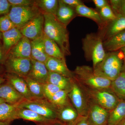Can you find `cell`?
Instances as JSON below:
<instances>
[{"mask_svg": "<svg viewBox=\"0 0 125 125\" xmlns=\"http://www.w3.org/2000/svg\"><path fill=\"white\" fill-rule=\"evenodd\" d=\"M11 122L0 121V125H10Z\"/></svg>", "mask_w": 125, "mask_h": 125, "instance_id": "cell-46", "label": "cell"}, {"mask_svg": "<svg viewBox=\"0 0 125 125\" xmlns=\"http://www.w3.org/2000/svg\"><path fill=\"white\" fill-rule=\"evenodd\" d=\"M125 120V101L121 100L114 109L109 111L107 125H118Z\"/></svg>", "mask_w": 125, "mask_h": 125, "instance_id": "cell-25", "label": "cell"}, {"mask_svg": "<svg viewBox=\"0 0 125 125\" xmlns=\"http://www.w3.org/2000/svg\"><path fill=\"white\" fill-rule=\"evenodd\" d=\"M93 1L96 8L99 10L109 4L106 0H93Z\"/></svg>", "mask_w": 125, "mask_h": 125, "instance_id": "cell-40", "label": "cell"}, {"mask_svg": "<svg viewBox=\"0 0 125 125\" xmlns=\"http://www.w3.org/2000/svg\"><path fill=\"white\" fill-rule=\"evenodd\" d=\"M31 40L23 36L22 38L10 51L9 57L30 58H31Z\"/></svg>", "mask_w": 125, "mask_h": 125, "instance_id": "cell-16", "label": "cell"}, {"mask_svg": "<svg viewBox=\"0 0 125 125\" xmlns=\"http://www.w3.org/2000/svg\"><path fill=\"white\" fill-rule=\"evenodd\" d=\"M58 7L55 16L60 22L66 27L77 15L75 9L61 0H58Z\"/></svg>", "mask_w": 125, "mask_h": 125, "instance_id": "cell-21", "label": "cell"}, {"mask_svg": "<svg viewBox=\"0 0 125 125\" xmlns=\"http://www.w3.org/2000/svg\"><path fill=\"white\" fill-rule=\"evenodd\" d=\"M119 15L125 16V0H121L117 16Z\"/></svg>", "mask_w": 125, "mask_h": 125, "instance_id": "cell-43", "label": "cell"}, {"mask_svg": "<svg viewBox=\"0 0 125 125\" xmlns=\"http://www.w3.org/2000/svg\"><path fill=\"white\" fill-rule=\"evenodd\" d=\"M121 1V0H111L109 1V5L116 16L118 14V11L120 5Z\"/></svg>", "mask_w": 125, "mask_h": 125, "instance_id": "cell-38", "label": "cell"}, {"mask_svg": "<svg viewBox=\"0 0 125 125\" xmlns=\"http://www.w3.org/2000/svg\"><path fill=\"white\" fill-rule=\"evenodd\" d=\"M105 50L109 52L117 51L125 46V30L117 34L103 42Z\"/></svg>", "mask_w": 125, "mask_h": 125, "instance_id": "cell-24", "label": "cell"}, {"mask_svg": "<svg viewBox=\"0 0 125 125\" xmlns=\"http://www.w3.org/2000/svg\"><path fill=\"white\" fill-rule=\"evenodd\" d=\"M41 13L34 4L27 6H11L7 15L15 28L20 30Z\"/></svg>", "mask_w": 125, "mask_h": 125, "instance_id": "cell-6", "label": "cell"}, {"mask_svg": "<svg viewBox=\"0 0 125 125\" xmlns=\"http://www.w3.org/2000/svg\"><path fill=\"white\" fill-rule=\"evenodd\" d=\"M11 6H27L34 4L35 0H8Z\"/></svg>", "mask_w": 125, "mask_h": 125, "instance_id": "cell-36", "label": "cell"}, {"mask_svg": "<svg viewBox=\"0 0 125 125\" xmlns=\"http://www.w3.org/2000/svg\"><path fill=\"white\" fill-rule=\"evenodd\" d=\"M11 7L8 0H0V17L9 13Z\"/></svg>", "mask_w": 125, "mask_h": 125, "instance_id": "cell-37", "label": "cell"}, {"mask_svg": "<svg viewBox=\"0 0 125 125\" xmlns=\"http://www.w3.org/2000/svg\"><path fill=\"white\" fill-rule=\"evenodd\" d=\"M61 0L66 4L68 5L75 9L79 5L84 4L82 1L80 0Z\"/></svg>", "mask_w": 125, "mask_h": 125, "instance_id": "cell-39", "label": "cell"}, {"mask_svg": "<svg viewBox=\"0 0 125 125\" xmlns=\"http://www.w3.org/2000/svg\"><path fill=\"white\" fill-rule=\"evenodd\" d=\"M43 92L45 98L48 100H50L52 97L57 92L62 90L56 85L51 83H47L42 84Z\"/></svg>", "mask_w": 125, "mask_h": 125, "instance_id": "cell-34", "label": "cell"}, {"mask_svg": "<svg viewBox=\"0 0 125 125\" xmlns=\"http://www.w3.org/2000/svg\"><path fill=\"white\" fill-rule=\"evenodd\" d=\"M23 78L27 83L30 92L34 99L45 98L43 92L42 84L36 82L28 76Z\"/></svg>", "mask_w": 125, "mask_h": 125, "instance_id": "cell-31", "label": "cell"}, {"mask_svg": "<svg viewBox=\"0 0 125 125\" xmlns=\"http://www.w3.org/2000/svg\"><path fill=\"white\" fill-rule=\"evenodd\" d=\"M75 10L77 15L89 18L96 22L100 29L106 25L102 19L99 13L92 8L87 7L84 4L77 6L75 8Z\"/></svg>", "mask_w": 125, "mask_h": 125, "instance_id": "cell-23", "label": "cell"}, {"mask_svg": "<svg viewBox=\"0 0 125 125\" xmlns=\"http://www.w3.org/2000/svg\"><path fill=\"white\" fill-rule=\"evenodd\" d=\"M4 75L6 81L10 83L25 100L31 101L34 99L23 78L14 74L6 72L4 73Z\"/></svg>", "mask_w": 125, "mask_h": 125, "instance_id": "cell-13", "label": "cell"}, {"mask_svg": "<svg viewBox=\"0 0 125 125\" xmlns=\"http://www.w3.org/2000/svg\"><path fill=\"white\" fill-rule=\"evenodd\" d=\"M80 117L71 102L58 108V118L62 123L67 125L72 124L78 120Z\"/></svg>", "mask_w": 125, "mask_h": 125, "instance_id": "cell-22", "label": "cell"}, {"mask_svg": "<svg viewBox=\"0 0 125 125\" xmlns=\"http://www.w3.org/2000/svg\"><path fill=\"white\" fill-rule=\"evenodd\" d=\"M99 13L106 25L115 20L117 18L116 16L109 4L99 10Z\"/></svg>", "mask_w": 125, "mask_h": 125, "instance_id": "cell-33", "label": "cell"}, {"mask_svg": "<svg viewBox=\"0 0 125 125\" xmlns=\"http://www.w3.org/2000/svg\"><path fill=\"white\" fill-rule=\"evenodd\" d=\"M43 41L45 51L49 56L66 62L65 55L58 45L53 40L47 37L43 32Z\"/></svg>", "mask_w": 125, "mask_h": 125, "instance_id": "cell-27", "label": "cell"}, {"mask_svg": "<svg viewBox=\"0 0 125 125\" xmlns=\"http://www.w3.org/2000/svg\"><path fill=\"white\" fill-rule=\"evenodd\" d=\"M18 107L29 109L49 119L58 120V108L46 98L25 100L18 105Z\"/></svg>", "mask_w": 125, "mask_h": 125, "instance_id": "cell-7", "label": "cell"}, {"mask_svg": "<svg viewBox=\"0 0 125 125\" xmlns=\"http://www.w3.org/2000/svg\"><path fill=\"white\" fill-rule=\"evenodd\" d=\"M73 78H69L60 74L49 71L47 83H51L62 90L70 91Z\"/></svg>", "mask_w": 125, "mask_h": 125, "instance_id": "cell-26", "label": "cell"}, {"mask_svg": "<svg viewBox=\"0 0 125 125\" xmlns=\"http://www.w3.org/2000/svg\"><path fill=\"white\" fill-rule=\"evenodd\" d=\"M68 96L79 116L87 117L89 108L88 99L83 89L74 78L71 89L68 93Z\"/></svg>", "mask_w": 125, "mask_h": 125, "instance_id": "cell-8", "label": "cell"}, {"mask_svg": "<svg viewBox=\"0 0 125 125\" xmlns=\"http://www.w3.org/2000/svg\"><path fill=\"white\" fill-rule=\"evenodd\" d=\"M73 78L80 84L90 88L109 89L112 81L96 75L93 68L87 65L78 66L73 72Z\"/></svg>", "mask_w": 125, "mask_h": 125, "instance_id": "cell-3", "label": "cell"}, {"mask_svg": "<svg viewBox=\"0 0 125 125\" xmlns=\"http://www.w3.org/2000/svg\"><path fill=\"white\" fill-rule=\"evenodd\" d=\"M4 102H5L4 101L1 99V98H0V104Z\"/></svg>", "mask_w": 125, "mask_h": 125, "instance_id": "cell-52", "label": "cell"}, {"mask_svg": "<svg viewBox=\"0 0 125 125\" xmlns=\"http://www.w3.org/2000/svg\"><path fill=\"white\" fill-rule=\"evenodd\" d=\"M1 41H2V33L0 31V43H1Z\"/></svg>", "mask_w": 125, "mask_h": 125, "instance_id": "cell-48", "label": "cell"}, {"mask_svg": "<svg viewBox=\"0 0 125 125\" xmlns=\"http://www.w3.org/2000/svg\"><path fill=\"white\" fill-rule=\"evenodd\" d=\"M110 89L120 100L125 101V72L112 81Z\"/></svg>", "mask_w": 125, "mask_h": 125, "instance_id": "cell-29", "label": "cell"}, {"mask_svg": "<svg viewBox=\"0 0 125 125\" xmlns=\"http://www.w3.org/2000/svg\"><path fill=\"white\" fill-rule=\"evenodd\" d=\"M6 81V80L5 78L4 74H0V85L5 83Z\"/></svg>", "mask_w": 125, "mask_h": 125, "instance_id": "cell-45", "label": "cell"}, {"mask_svg": "<svg viewBox=\"0 0 125 125\" xmlns=\"http://www.w3.org/2000/svg\"><path fill=\"white\" fill-rule=\"evenodd\" d=\"M23 37L20 30L16 28L2 33V46L7 58L9 52Z\"/></svg>", "mask_w": 125, "mask_h": 125, "instance_id": "cell-19", "label": "cell"}, {"mask_svg": "<svg viewBox=\"0 0 125 125\" xmlns=\"http://www.w3.org/2000/svg\"><path fill=\"white\" fill-rule=\"evenodd\" d=\"M69 92L68 90H61L57 92L48 101L56 107H61L71 102L68 96Z\"/></svg>", "mask_w": 125, "mask_h": 125, "instance_id": "cell-32", "label": "cell"}, {"mask_svg": "<svg viewBox=\"0 0 125 125\" xmlns=\"http://www.w3.org/2000/svg\"><path fill=\"white\" fill-rule=\"evenodd\" d=\"M79 84L84 92L87 98L108 111L114 109L120 101L110 89H100L90 88L79 83Z\"/></svg>", "mask_w": 125, "mask_h": 125, "instance_id": "cell-5", "label": "cell"}, {"mask_svg": "<svg viewBox=\"0 0 125 125\" xmlns=\"http://www.w3.org/2000/svg\"><path fill=\"white\" fill-rule=\"evenodd\" d=\"M7 58L3 49L2 44L0 43V64L4 66Z\"/></svg>", "mask_w": 125, "mask_h": 125, "instance_id": "cell-41", "label": "cell"}, {"mask_svg": "<svg viewBox=\"0 0 125 125\" xmlns=\"http://www.w3.org/2000/svg\"><path fill=\"white\" fill-rule=\"evenodd\" d=\"M102 36L99 33L87 34L83 39V49L85 58L93 62V68L104 59L106 53Z\"/></svg>", "mask_w": 125, "mask_h": 125, "instance_id": "cell-4", "label": "cell"}, {"mask_svg": "<svg viewBox=\"0 0 125 125\" xmlns=\"http://www.w3.org/2000/svg\"><path fill=\"white\" fill-rule=\"evenodd\" d=\"M31 59L32 67L28 77L42 84L47 83L49 71L45 64Z\"/></svg>", "mask_w": 125, "mask_h": 125, "instance_id": "cell-18", "label": "cell"}, {"mask_svg": "<svg viewBox=\"0 0 125 125\" xmlns=\"http://www.w3.org/2000/svg\"><path fill=\"white\" fill-rule=\"evenodd\" d=\"M18 105L5 102L0 104V121L11 122L17 119L16 112Z\"/></svg>", "mask_w": 125, "mask_h": 125, "instance_id": "cell-28", "label": "cell"}, {"mask_svg": "<svg viewBox=\"0 0 125 125\" xmlns=\"http://www.w3.org/2000/svg\"><path fill=\"white\" fill-rule=\"evenodd\" d=\"M31 59L45 64L49 56L45 51L43 34L38 38L31 40Z\"/></svg>", "mask_w": 125, "mask_h": 125, "instance_id": "cell-20", "label": "cell"}, {"mask_svg": "<svg viewBox=\"0 0 125 125\" xmlns=\"http://www.w3.org/2000/svg\"><path fill=\"white\" fill-rule=\"evenodd\" d=\"M57 0H35L34 5L42 13L52 14L56 16L58 7Z\"/></svg>", "mask_w": 125, "mask_h": 125, "instance_id": "cell-30", "label": "cell"}, {"mask_svg": "<svg viewBox=\"0 0 125 125\" xmlns=\"http://www.w3.org/2000/svg\"><path fill=\"white\" fill-rule=\"evenodd\" d=\"M4 66L5 72L23 78L28 75L32 69V63L30 58L9 57Z\"/></svg>", "mask_w": 125, "mask_h": 125, "instance_id": "cell-9", "label": "cell"}, {"mask_svg": "<svg viewBox=\"0 0 125 125\" xmlns=\"http://www.w3.org/2000/svg\"><path fill=\"white\" fill-rule=\"evenodd\" d=\"M0 98L12 105H19L26 100L7 81L0 85Z\"/></svg>", "mask_w": 125, "mask_h": 125, "instance_id": "cell-15", "label": "cell"}, {"mask_svg": "<svg viewBox=\"0 0 125 125\" xmlns=\"http://www.w3.org/2000/svg\"><path fill=\"white\" fill-rule=\"evenodd\" d=\"M44 22V16L41 13L20 30L23 36L30 40H34L43 34Z\"/></svg>", "mask_w": 125, "mask_h": 125, "instance_id": "cell-11", "label": "cell"}, {"mask_svg": "<svg viewBox=\"0 0 125 125\" xmlns=\"http://www.w3.org/2000/svg\"><path fill=\"white\" fill-rule=\"evenodd\" d=\"M75 125H92L88 120L87 117H80Z\"/></svg>", "mask_w": 125, "mask_h": 125, "instance_id": "cell-42", "label": "cell"}, {"mask_svg": "<svg viewBox=\"0 0 125 125\" xmlns=\"http://www.w3.org/2000/svg\"><path fill=\"white\" fill-rule=\"evenodd\" d=\"M43 14L44 18L43 32L58 45L65 56L69 55V33L66 27L60 22L54 15Z\"/></svg>", "mask_w": 125, "mask_h": 125, "instance_id": "cell-1", "label": "cell"}, {"mask_svg": "<svg viewBox=\"0 0 125 125\" xmlns=\"http://www.w3.org/2000/svg\"><path fill=\"white\" fill-rule=\"evenodd\" d=\"M17 119H22L35 122L37 125H51L62 122L57 119H50L29 109L18 107L16 112Z\"/></svg>", "mask_w": 125, "mask_h": 125, "instance_id": "cell-12", "label": "cell"}, {"mask_svg": "<svg viewBox=\"0 0 125 125\" xmlns=\"http://www.w3.org/2000/svg\"><path fill=\"white\" fill-rule=\"evenodd\" d=\"M78 120L76 121V122H74V123H72V124H69V125H76V123H77V122H78Z\"/></svg>", "mask_w": 125, "mask_h": 125, "instance_id": "cell-51", "label": "cell"}, {"mask_svg": "<svg viewBox=\"0 0 125 125\" xmlns=\"http://www.w3.org/2000/svg\"><path fill=\"white\" fill-rule=\"evenodd\" d=\"M101 30L99 34L104 41L124 31L125 30V16H117L116 19L108 23Z\"/></svg>", "mask_w": 125, "mask_h": 125, "instance_id": "cell-14", "label": "cell"}, {"mask_svg": "<svg viewBox=\"0 0 125 125\" xmlns=\"http://www.w3.org/2000/svg\"><path fill=\"white\" fill-rule=\"evenodd\" d=\"M120 50L122 52V53H123V58H124L121 72H125V46L122 48Z\"/></svg>", "mask_w": 125, "mask_h": 125, "instance_id": "cell-44", "label": "cell"}, {"mask_svg": "<svg viewBox=\"0 0 125 125\" xmlns=\"http://www.w3.org/2000/svg\"><path fill=\"white\" fill-rule=\"evenodd\" d=\"M45 64L49 72L57 73L68 78H73V72L68 69L66 62L49 56Z\"/></svg>", "mask_w": 125, "mask_h": 125, "instance_id": "cell-17", "label": "cell"}, {"mask_svg": "<svg viewBox=\"0 0 125 125\" xmlns=\"http://www.w3.org/2000/svg\"><path fill=\"white\" fill-rule=\"evenodd\" d=\"M67 125V124H65V123H60V124H56V125Z\"/></svg>", "mask_w": 125, "mask_h": 125, "instance_id": "cell-50", "label": "cell"}, {"mask_svg": "<svg viewBox=\"0 0 125 125\" xmlns=\"http://www.w3.org/2000/svg\"><path fill=\"white\" fill-rule=\"evenodd\" d=\"M118 125H125V120Z\"/></svg>", "mask_w": 125, "mask_h": 125, "instance_id": "cell-49", "label": "cell"}, {"mask_svg": "<svg viewBox=\"0 0 125 125\" xmlns=\"http://www.w3.org/2000/svg\"><path fill=\"white\" fill-rule=\"evenodd\" d=\"M5 71L4 67V66L0 64V74H3V72Z\"/></svg>", "mask_w": 125, "mask_h": 125, "instance_id": "cell-47", "label": "cell"}, {"mask_svg": "<svg viewBox=\"0 0 125 125\" xmlns=\"http://www.w3.org/2000/svg\"><path fill=\"white\" fill-rule=\"evenodd\" d=\"M15 28L14 24L10 19L8 15L0 17V31L4 32Z\"/></svg>", "mask_w": 125, "mask_h": 125, "instance_id": "cell-35", "label": "cell"}, {"mask_svg": "<svg viewBox=\"0 0 125 125\" xmlns=\"http://www.w3.org/2000/svg\"><path fill=\"white\" fill-rule=\"evenodd\" d=\"M120 55L117 51L106 53L103 60L93 68L94 73L111 81L115 80L122 69L123 62Z\"/></svg>", "mask_w": 125, "mask_h": 125, "instance_id": "cell-2", "label": "cell"}, {"mask_svg": "<svg viewBox=\"0 0 125 125\" xmlns=\"http://www.w3.org/2000/svg\"><path fill=\"white\" fill-rule=\"evenodd\" d=\"M88 120L92 125H107L109 111L88 98Z\"/></svg>", "mask_w": 125, "mask_h": 125, "instance_id": "cell-10", "label": "cell"}]
</instances>
